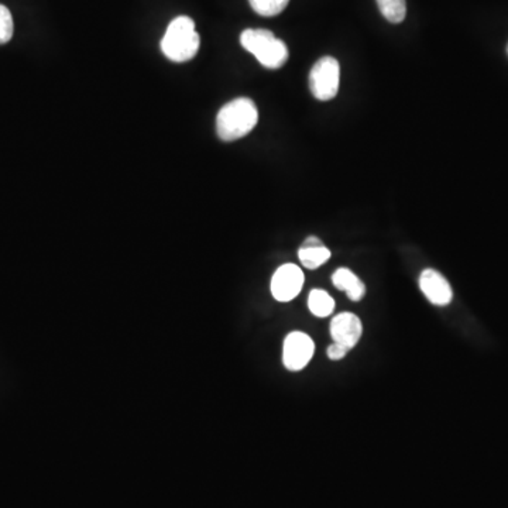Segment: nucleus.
<instances>
[{"label": "nucleus", "instance_id": "f257e3e1", "mask_svg": "<svg viewBox=\"0 0 508 508\" xmlns=\"http://www.w3.org/2000/svg\"><path fill=\"white\" fill-rule=\"evenodd\" d=\"M259 122L256 103L249 98H237L226 103L216 116V133L223 141L244 138Z\"/></svg>", "mask_w": 508, "mask_h": 508}, {"label": "nucleus", "instance_id": "f03ea898", "mask_svg": "<svg viewBox=\"0 0 508 508\" xmlns=\"http://www.w3.org/2000/svg\"><path fill=\"white\" fill-rule=\"evenodd\" d=\"M201 38L191 17L178 16L170 23L161 40V50L174 63H187L197 56Z\"/></svg>", "mask_w": 508, "mask_h": 508}, {"label": "nucleus", "instance_id": "7ed1b4c3", "mask_svg": "<svg viewBox=\"0 0 508 508\" xmlns=\"http://www.w3.org/2000/svg\"><path fill=\"white\" fill-rule=\"evenodd\" d=\"M241 44L265 68L277 69L287 63V46L284 41L278 40L270 30L247 28L242 33Z\"/></svg>", "mask_w": 508, "mask_h": 508}, {"label": "nucleus", "instance_id": "20e7f679", "mask_svg": "<svg viewBox=\"0 0 508 508\" xmlns=\"http://www.w3.org/2000/svg\"><path fill=\"white\" fill-rule=\"evenodd\" d=\"M340 85V67L334 57H322L312 67L309 88L318 100H331L337 97Z\"/></svg>", "mask_w": 508, "mask_h": 508}, {"label": "nucleus", "instance_id": "39448f33", "mask_svg": "<svg viewBox=\"0 0 508 508\" xmlns=\"http://www.w3.org/2000/svg\"><path fill=\"white\" fill-rule=\"evenodd\" d=\"M316 352L314 340L304 332H293L284 340L283 362L290 371H300L308 366Z\"/></svg>", "mask_w": 508, "mask_h": 508}, {"label": "nucleus", "instance_id": "423d86ee", "mask_svg": "<svg viewBox=\"0 0 508 508\" xmlns=\"http://www.w3.org/2000/svg\"><path fill=\"white\" fill-rule=\"evenodd\" d=\"M304 273L298 265L284 264L272 278V294L280 303H288L303 290Z\"/></svg>", "mask_w": 508, "mask_h": 508}, {"label": "nucleus", "instance_id": "0eeeda50", "mask_svg": "<svg viewBox=\"0 0 508 508\" xmlns=\"http://www.w3.org/2000/svg\"><path fill=\"white\" fill-rule=\"evenodd\" d=\"M331 335L335 343L352 350L363 335L362 321L350 312H343L332 319Z\"/></svg>", "mask_w": 508, "mask_h": 508}, {"label": "nucleus", "instance_id": "6e6552de", "mask_svg": "<svg viewBox=\"0 0 508 508\" xmlns=\"http://www.w3.org/2000/svg\"><path fill=\"white\" fill-rule=\"evenodd\" d=\"M420 287L433 306H445L451 304L453 298L452 288L450 283L441 273L432 268H427L420 277Z\"/></svg>", "mask_w": 508, "mask_h": 508}, {"label": "nucleus", "instance_id": "1a4fd4ad", "mask_svg": "<svg viewBox=\"0 0 508 508\" xmlns=\"http://www.w3.org/2000/svg\"><path fill=\"white\" fill-rule=\"evenodd\" d=\"M332 283L340 291H347L350 300H363L366 294L365 283H363L355 273L350 272L349 268H337L332 275Z\"/></svg>", "mask_w": 508, "mask_h": 508}, {"label": "nucleus", "instance_id": "9d476101", "mask_svg": "<svg viewBox=\"0 0 508 508\" xmlns=\"http://www.w3.org/2000/svg\"><path fill=\"white\" fill-rule=\"evenodd\" d=\"M309 311L318 318H327L335 309V301L327 291L312 290L308 298Z\"/></svg>", "mask_w": 508, "mask_h": 508}, {"label": "nucleus", "instance_id": "9b49d317", "mask_svg": "<svg viewBox=\"0 0 508 508\" xmlns=\"http://www.w3.org/2000/svg\"><path fill=\"white\" fill-rule=\"evenodd\" d=\"M298 257H300L301 264L304 267L308 268V270H316V268L321 267L327 260L331 259V252L325 244H322V246L300 247Z\"/></svg>", "mask_w": 508, "mask_h": 508}, {"label": "nucleus", "instance_id": "f8f14e48", "mask_svg": "<svg viewBox=\"0 0 508 508\" xmlns=\"http://www.w3.org/2000/svg\"><path fill=\"white\" fill-rule=\"evenodd\" d=\"M381 15L390 23H401L406 19V0H378Z\"/></svg>", "mask_w": 508, "mask_h": 508}, {"label": "nucleus", "instance_id": "ddd939ff", "mask_svg": "<svg viewBox=\"0 0 508 508\" xmlns=\"http://www.w3.org/2000/svg\"><path fill=\"white\" fill-rule=\"evenodd\" d=\"M249 4L260 16L273 17L284 12L290 0H249Z\"/></svg>", "mask_w": 508, "mask_h": 508}, {"label": "nucleus", "instance_id": "4468645a", "mask_svg": "<svg viewBox=\"0 0 508 508\" xmlns=\"http://www.w3.org/2000/svg\"><path fill=\"white\" fill-rule=\"evenodd\" d=\"M15 25L10 10L0 5V44H6L12 40Z\"/></svg>", "mask_w": 508, "mask_h": 508}, {"label": "nucleus", "instance_id": "2eb2a0df", "mask_svg": "<svg viewBox=\"0 0 508 508\" xmlns=\"http://www.w3.org/2000/svg\"><path fill=\"white\" fill-rule=\"evenodd\" d=\"M347 352H349V349L347 347H343L340 343H334V345L327 347V355L331 360H340V358L347 355Z\"/></svg>", "mask_w": 508, "mask_h": 508}, {"label": "nucleus", "instance_id": "dca6fc26", "mask_svg": "<svg viewBox=\"0 0 508 508\" xmlns=\"http://www.w3.org/2000/svg\"><path fill=\"white\" fill-rule=\"evenodd\" d=\"M322 241L321 239H319V237L316 236H309L308 239H306V242H304L303 244H301V247H314V246H322Z\"/></svg>", "mask_w": 508, "mask_h": 508}, {"label": "nucleus", "instance_id": "f3484780", "mask_svg": "<svg viewBox=\"0 0 508 508\" xmlns=\"http://www.w3.org/2000/svg\"><path fill=\"white\" fill-rule=\"evenodd\" d=\"M507 54H508V46H507Z\"/></svg>", "mask_w": 508, "mask_h": 508}]
</instances>
